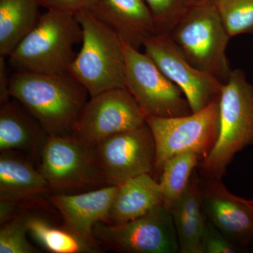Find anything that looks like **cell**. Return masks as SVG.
I'll list each match as a JSON object with an SVG mask.
<instances>
[{
	"label": "cell",
	"mask_w": 253,
	"mask_h": 253,
	"mask_svg": "<svg viewBox=\"0 0 253 253\" xmlns=\"http://www.w3.org/2000/svg\"><path fill=\"white\" fill-rule=\"evenodd\" d=\"M10 94L49 136H68L90 98L69 72L11 73Z\"/></svg>",
	"instance_id": "6da1fadb"
},
{
	"label": "cell",
	"mask_w": 253,
	"mask_h": 253,
	"mask_svg": "<svg viewBox=\"0 0 253 253\" xmlns=\"http://www.w3.org/2000/svg\"><path fill=\"white\" fill-rule=\"evenodd\" d=\"M82 38L76 14L46 10L8 56V63L16 72H68L77 56L74 46Z\"/></svg>",
	"instance_id": "7a4b0ae2"
},
{
	"label": "cell",
	"mask_w": 253,
	"mask_h": 253,
	"mask_svg": "<svg viewBox=\"0 0 253 253\" xmlns=\"http://www.w3.org/2000/svg\"><path fill=\"white\" fill-rule=\"evenodd\" d=\"M219 132L199 164L204 177L222 179L238 153L253 145V86L241 69L232 70L219 99Z\"/></svg>",
	"instance_id": "3957f363"
},
{
	"label": "cell",
	"mask_w": 253,
	"mask_h": 253,
	"mask_svg": "<svg viewBox=\"0 0 253 253\" xmlns=\"http://www.w3.org/2000/svg\"><path fill=\"white\" fill-rule=\"evenodd\" d=\"M168 34L194 67L227 81L232 71L226 54L231 37L212 0H196Z\"/></svg>",
	"instance_id": "277c9868"
},
{
	"label": "cell",
	"mask_w": 253,
	"mask_h": 253,
	"mask_svg": "<svg viewBox=\"0 0 253 253\" xmlns=\"http://www.w3.org/2000/svg\"><path fill=\"white\" fill-rule=\"evenodd\" d=\"M76 15L83 31L82 46L68 72L90 96L126 87L123 41L87 9Z\"/></svg>",
	"instance_id": "5b68a950"
},
{
	"label": "cell",
	"mask_w": 253,
	"mask_h": 253,
	"mask_svg": "<svg viewBox=\"0 0 253 253\" xmlns=\"http://www.w3.org/2000/svg\"><path fill=\"white\" fill-rule=\"evenodd\" d=\"M146 122L156 143L154 174L158 177L164 165L177 155L194 153L202 161L207 157L215 144L219 132V100L187 116L146 117Z\"/></svg>",
	"instance_id": "8992f818"
},
{
	"label": "cell",
	"mask_w": 253,
	"mask_h": 253,
	"mask_svg": "<svg viewBox=\"0 0 253 253\" xmlns=\"http://www.w3.org/2000/svg\"><path fill=\"white\" fill-rule=\"evenodd\" d=\"M126 88L146 117L172 118L192 113L181 89L146 52L123 41Z\"/></svg>",
	"instance_id": "52a82bcc"
},
{
	"label": "cell",
	"mask_w": 253,
	"mask_h": 253,
	"mask_svg": "<svg viewBox=\"0 0 253 253\" xmlns=\"http://www.w3.org/2000/svg\"><path fill=\"white\" fill-rule=\"evenodd\" d=\"M92 155L106 186L120 185L142 174H154L156 143L146 122L101 141L92 148Z\"/></svg>",
	"instance_id": "ba28073f"
},
{
	"label": "cell",
	"mask_w": 253,
	"mask_h": 253,
	"mask_svg": "<svg viewBox=\"0 0 253 253\" xmlns=\"http://www.w3.org/2000/svg\"><path fill=\"white\" fill-rule=\"evenodd\" d=\"M94 239L101 248L122 253H177L179 243L172 214L163 204L122 224L97 223Z\"/></svg>",
	"instance_id": "9c48e42d"
},
{
	"label": "cell",
	"mask_w": 253,
	"mask_h": 253,
	"mask_svg": "<svg viewBox=\"0 0 253 253\" xmlns=\"http://www.w3.org/2000/svg\"><path fill=\"white\" fill-rule=\"evenodd\" d=\"M146 123V116L126 87L90 96L71 136L93 148L106 138Z\"/></svg>",
	"instance_id": "30bf717a"
},
{
	"label": "cell",
	"mask_w": 253,
	"mask_h": 253,
	"mask_svg": "<svg viewBox=\"0 0 253 253\" xmlns=\"http://www.w3.org/2000/svg\"><path fill=\"white\" fill-rule=\"evenodd\" d=\"M40 171L52 191L68 194L106 186L93 159L92 148L71 136H48L42 149Z\"/></svg>",
	"instance_id": "8fae6325"
},
{
	"label": "cell",
	"mask_w": 253,
	"mask_h": 253,
	"mask_svg": "<svg viewBox=\"0 0 253 253\" xmlns=\"http://www.w3.org/2000/svg\"><path fill=\"white\" fill-rule=\"evenodd\" d=\"M143 46L161 71L182 91L192 113L219 100L224 83L191 65L168 33L155 35Z\"/></svg>",
	"instance_id": "7c38bea8"
},
{
	"label": "cell",
	"mask_w": 253,
	"mask_h": 253,
	"mask_svg": "<svg viewBox=\"0 0 253 253\" xmlns=\"http://www.w3.org/2000/svg\"><path fill=\"white\" fill-rule=\"evenodd\" d=\"M201 180L208 220L231 241L246 249L253 241V199L231 194L221 179L201 176Z\"/></svg>",
	"instance_id": "4fadbf2b"
},
{
	"label": "cell",
	"mask_w": 253,
	"mask_h": 253,
	"mask_svg": "<svg viewBox=\"0 0 253 253\" xmlns=\"http://www.w3.org/2000/svg\"><path fill=\"white\" fill-rule=\"evenodd\" d=\"M118 189V185L106 186L79 194L57 193L49 200L61 214L63 225L88 242L99 246L94 239V227L99 222L109 224L110 209Z\"/></svg>",
	"instance_id": "5bb4252c"
},
{
	"label": "cell",
	"mask_w": 253,
	"mask_h": 253,
	"mask_svg": "<svg viewBox=\"0 0 253 253\" xmlns=\"http://www.w3.org/2000/svg\"><path fill=\"white\" fill-rule=\"evenodd\" d=\"M86 9L123 42L137 49L158 33L144 0H91Z\"/></svg>",
	"instance_id": "9a60e30c"
},
{
	"label": "cell",
	"mask_w": 253,
	"mask_h": 253,
	"mask_svg": "<svg viewBox=\"0 0 253 253\" xmlns=\"http://www.w3.org/2000/svg\"><path fill=\"white\" fill-rule=\"evenodd\" d=\"M48 135L16 99L0 104V151H16L39 162Z\"/></svg>",
	"instance_id": "2e32d148"
},
{
	"label": "cell",
	"mask_w": 253,
	"mask_h": 253,
	"mask_svg": "<svg viewBox=\"0 0 253 253\" xmlns=\"http://www.w3.org/2000/svg\"><path fill=\"white\" fill-rule=\"evenodd\" d=\"M52 191L39 169L16 151L0 154V199L26 202Z\"/></svg>",
	"instance_id": "e0dca14e"
},
{
	"label": "cell",
	"mask_w": 253,
	"mask_h": 253,
	"mask_svg": "<svg viewBox=\"0 0 253 253\" xmlns=\"http://www.w3.org/2000/svg\"><path fill=\"white\" fill-rule=\"evenodd\" d=\"M171 214L180 253H201V240L207 216L203 204L201 176L195 170L189 185L174 204Z\"/></svg>",
	"instance_id": "ac0fdd59"
},
{
	"label": "cell",
	"mask_w": 253,
	"mask_h": 253,
	"mask_svg": "<svg viewBox=\"0 0 253 253\" xmlns=\"http://www.w3.org/2000/svg\"><path fill=\"white\" fill-rule=\"evenodd\" d=\"M161 204L162 195L156 178L151 174L134 176L118 185L110 209L109 224L133 220Z\"/></svg>",
	"instance_id": "d6986e66"
},
{
	"label": "cell",
	"mask_w": 253,
	"mask_h": 253,
	"mask_svg": "<svg viewBox=\"0 0 253 253\" xmlns=\"http://www.w3.org/2000/svg\"><path fill=\"white\" fill-rule=\"evenodd\" d=\"M40 0H0V56L7 58L36 26Z\"/></svg>",
	"instance_id": "ffe728a7"
},
{
	"label": "cell",
	"mask_w": 253,
	"mask_h": 253,
	"mask_svg": "<svg viewBox=\"0 0 253 253\" xmlns=\"http://www.w3.org/2000/svg\"><path fill=\"white\" fill-rule=\"evenodd\" d=\"M27 222L28 234L48 252L101 253V246L88 242L64 225H54L42 216L28 214Z\"/></svg>",
	"instance_id": "44dd1931"
},
{
	"label": "cell",
	"mask_w": 253,
	"mask_h": 253,
	"mask_svg": "<svg viewBox=\"0 0 253 253\" xmlns=\"http://www.w3.org/2000/svg\"><path fill=\"white\" fill-rule=\"evenodd\" d=\"M201 161L199 155L184 153L170 158L163 166L157 181L163 205L169 212L189 185L191 176Z\"/></svg>",
	"instance_id": "7402d4cb"
},
{
	"label": "cell",
	"mask_w": 253,
	"mask_h": 253,
	"mask_svg": "<svg viewBox=\"0 0 253 253\" xmlns=\"http://www.w3.org/2000/svg\"><path fill=\"white\" fill-rule=\"evenodd\" d=\"M231 38L253 33V0H212Z\"/></svg>",
	"instance_id": "603a6c76"
},
{
	"label": "cell",
	"mask_w": 253,
	"mask_h": 253,
	"mask_svg": "<svg viewBox=\"0 0 253 253\" xmlns=\"http://www.w3.org/2000/svg\"><path fill=\"white\" fill-rule=\"evenodd\" d=\"M28 214L18 212L1 224L0 253H38L28 240Z\"/></svg>",
	"instance_id": "cb8c5ba5"
},
{
	"label": "cell",
	"mask_w": 253,
	"mask_h": 253,
	"mask_svg": "<svg viewBox=\"0 0 253 253\" xmlns=\"http://www.w3.org/2000/svg\"><path fill=\"white\" fill-rule=\"evenodd\" d=\"M196 0H144L149 6L158 33H169Z\"/></svg>",
	"instance_id": "d4e9b609"
},
{
	"label": "cell",
	"mask_w": 253,
	"mask_h": 253,
	"mask_svg": "<svg viewBox=\"0 0 253 253\" xmlns=\"http://www.w3.org/2000/svg\"><path fill=\"white\" fill-rule=\"evenodd\" d=\"M246 249L231 241L208 219L201 240V253H244Z\"/></svg>",
	"instance_id": "484cf974"
},
{
	"label": "cell",
	"mask_w": 253,
	"mask_h": 253,
	"mask_svg": "<svg viewBox=\"0 0 253 253\" xmlns=\"http://www.w3.org/2000/svg\"><path fill=\"white\" fill-rule=\"evenodd\" d=\"M91 0H40L42 6L46 10L76 14L86 9Z\"/></svg>",
	"instance_id": "4316f807"
},
{
	"label": "cell",
	"mask_w": 253,
	"mask_h": 253,
	"mask_svg": "<svg viewBox=\"0 0 253 253\" xmlns=\"http://www.w3.org/2000/svg\"><path fill=\"white\" fill-rule=\"evenodd\" d=\"M7 58L0 56V104L12 99L10 94V80L11 73H9Z\"/></svg>",
	"instance_id": "83f0119b"
},
{
	"label": "cell",
	"mask_w": 253,
	"mask_h": 253,
	"mask_svg": "<svg viewBox=\"0 0 253 253\" xmlns=\"http://www.w3.org/2000/svg\"><path fill=\"white\" fill-rule=\"evenodd\" d=\"M251 252L253 253V241L252 244L251 245Z\"/></svg>",
	"instance_id": "f1b7e54d"
},
{
	"label": "cell",
	"mask_w": 253,
	"mask_h": 253,
	"mask_svg": "<svg viewBox=\"0 0 253 253\" xmlns=\"http://www.w3.org/2000/svg\"><path fill=\"white\" fill-rule=\"evenodd\" d=\"M199 1H208V0H199Z\"/></svg>",
	"instance_id": "f546056e"
}]
</instances>
